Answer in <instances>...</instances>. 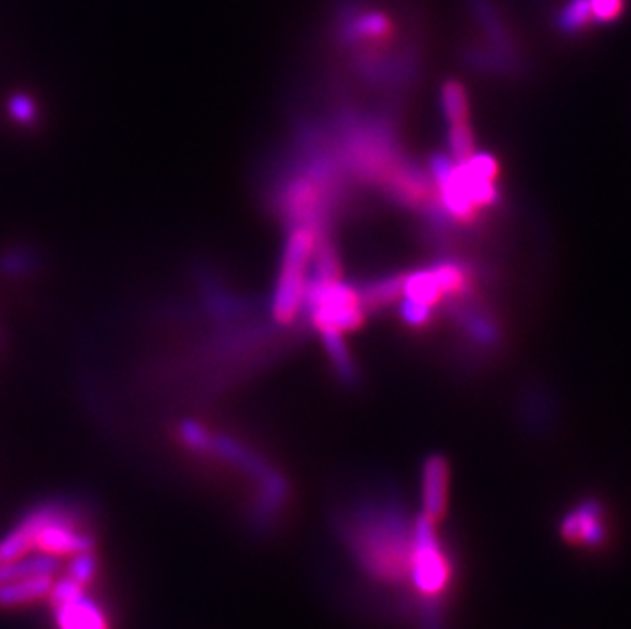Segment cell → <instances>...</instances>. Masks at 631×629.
I'll use <instances>...</instances> for the list:
<instances>
[{"label":"cell","mask_w":631,"mask_h":629,"mask_svg":"<svg viewBox=\"0 0 631 629\" xmlns=\"http://www.w3.org/2000/svg\"><path fill=\"white\" fill-rule=\"evenodd\" d=\"M335 529L358 570L382 589L405 593L409 607L415 517L401 495L391 489L356 493L339 503Z\"/></svg>","instance_id":"obj_1"},{"label":"cell","mask_w":631,"mask_h":629,"mask_svg":"<svg viewBox=\"0 0 631 629\" xmlns=\"http://www.w3.org/2000/svg\"><path fill=\"white\" fill-rule=\"evenodd\" d=\"M317 233L319 231L311 227L288 229L280 272H278L276 288L272 295V307H270V313L280 327H290L293 323H297L299 317H303Z\"/></svg>","instance_id":"obj_2"},{"label":"cell","mask_w":631,"mask_h":629,"mask_svg":"<svg viewBox=\"0 0 631 629\" xmlns=\"http://www.w3.org/2000/svg\"><path fill=\"white\" fill-rule=\"evenodd\" d=\"M560 538L574 548L599 554L611 542V519L599 497H582L560 519Z\"/></svg>","instance_id":"obj_3"},{"label":"cell","mask_w":631,"mask_h":629,"mask_svg":"<svg viewBox=\"0 0 631 629\" xmlns=\"http://www.w3.org/2000/svg\"><path fill=\"white\" fill-rule=\"evenodd\" d=\"M450 462L442 454H431L421 466V505L423 513L440 521L450 505Z\"/></svg>","instance_id":"obj_4"},{"label":"cell","mask_w":631,"mask_h":629,"mask_svg":"<svg viewBox=\"0 0 631 629\" xmlns=\"http://www.w3.org/2000/svg\"><path fill=\"white\" fill-rule=\"evenodd\" d=\"M405 280H407V270H397V272H384L380 276H374L358 284L364 311L372 315V313H382L391 305H397L405 295Z\"/></svg>","instance_id":"obj_5"},{"label":"cell","mask_w":631,"mask_h":629,"mask_svg":"<svg viewBox=\"0 0 631 629\" xmlns=\"http://www.w3.org/2000/svg\"><path fill=\"white\" fill-rule=\"evenodd\" d=\"M54 580L56 578L50 574H33L0 585V607L17 609L45 601L54 587Z\"/></svg>","instance_id":"obj_6"},{"label":"cell","mask_w":631,"mask_h":629,"mask_svg":"<svg viewBox=\"0 0 631 629\" xmlns=\"http://www.w3.org/2000/svg\"><path fill=\"white\" fill-rule=\"evenodd\" d=\"M58 629H111V619L94 599L88 595L74 603L54 609Z\"/></svg>","instance_id":"obj_7"},{"label":"cell","mask_w":631,"mask_h":629,"mask_svg":"<svg viewBox=\"0 0 631 629\" xmlns=\"http://www.w3.org/2000/svg\"><path fill=\"white\" fill-rule=\"evenodd\" d=\"M319 335H321V342L325 346L327 358L331 362V368H333L335 378L339 380V384H342L344 389H356L362 376H360L358 364H356L350 348L346 346L344 333L323 331Z\"/></svg>","instance_id":"obj_8"},{"label":"cell","mask_w":631,"mask_h":629,"mask_svg":"<svg viewBox=\"0 0 631 629\" xmlns=\"http://www.w3.org/2000/svg\"><path fill=\"white\" fill-rule=\"evenodd\" d=\"M554 399L550 391H546L544 386H531L523 393L521 401V417L525 427H529L533 433L550 431L554 425Z\"/></svg>","instance_id":"obj_9"},{"label":"cell","mask_w":631,"mask_h":629,"mask_svg":"<svg viewBox=\"0 0 631 629\" xmlns=\"http://www.w3.org/2000/svg\"><path fill=\"white\" fill-rule=\"evenodd\" d=\"M440 109L448 125L470 123V99L462 82L450 78L440 88Z\"/></svg>","instance_id":"obj_10"},{"label":"cell","mask_w":631,"mask_h":629,"mask_svg":"<svg viewBox=\"0 0 631 629\" xmlns=\"http://www.w3.org/2000/svg\"><path fill=\"white\" fill-rule=\"evenodd\" d=\"M591 23L595 21H593L589 0H570V3L556 17V27L564 35H578Z\"/></svg>","instance_id":"obj_11"},{"label":"cell","mask_w":631,"mask_h":629,"mask_svg":"<svg viewBox=\"0 0 631 629\" xmlns=\"http://www.w3.org/2000/svg\"><path fill=\"white\" fill-rule=\"evenodd\" d=\"M33 554V538L17 523L7 536L0 538V564L17 562Z\"/></svg>","instance_id":"obj_12"},{"label":"cell","mask_w":631,"mask_h":629,"mask_svg":"<svg viewBox=\"0 0 631 629\" xmlns=\"http://www.w3.org/2000/svg\"><path fill=\"white\" fill-rule=\"evenodd\" d=\"M178 435L182 444L192 450L194 454H211V444H213V433L201 425L199 421L184 419L178 425Z\"/></svg>","instance_id":"obj_13"},{"label":"cell","mask_w":631,"mask_h":629,"mask_svg":"<svg viewBox=\"0 0 631 629\" xmlns=\"http://www.w3.org/2000/svg\"><path fill=\"white\" fill-rule=\"evenodd\" d=\"M96 574H99V558L94 552H82L70 558V564L66 566V576H70L82 587H90L94 583Z\"/></svg>","instance_id":"obj_14"},{"label":"cell","mask_w":631,"mask_h":629,"mask_svg":"<svg viewBox=\"0 0 631 629\" xmlns=\"http://www.w3.org/2000/svg\"><path fill=\"white\" fill-rule=\"evenodd\" d=\"M33 264H37V260L33 258L31 252H23V250H13L9 254H5L0 258V270L9 276H25L33 270Z\"/></svg>","instance_id":"obj_15"},{"label":"cell","mask_w":631,"mask_h":629,"mask_svg":"<svg viewBox=\"0 0 631 629\" xmlns=\"http://www.w3.org/2000/svg\"><path fill=\"white\" fill-rule=\"evenodd\" d=\"M589 5L595 23H611L621 15L625 0H589Z\"/></svg>","instance_id":"obj_16"},{"label":"cell","mask_w":631,"mask_h":629,"mask_svg":"<svg viewBox=\"0 0 631 629\" xmlns=\"http://www.w3.org/2000/svg\"><path fill=\"white\" fill-rule=\"evenodd\" d=\"M9 111L15 117V121L23 123V125H31L37 119V109L35 103L25 94H15L13 99L9 101Z\"/></svg>","instance_id":"obj_17"}]
</instances>
